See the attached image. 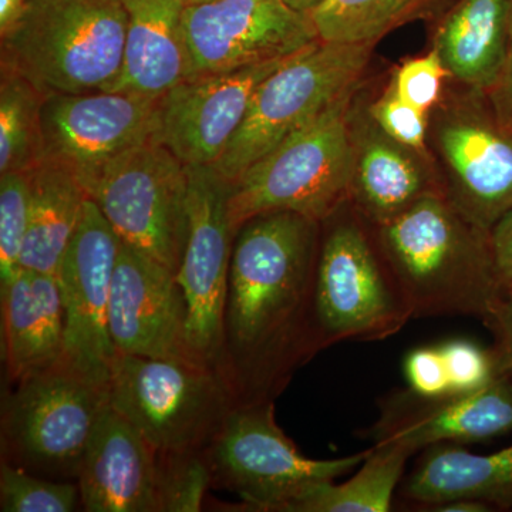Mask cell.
<instances>
[{
  "label": "cell",
  "mask_w": 512,
  "mask_h": 512,
  "mask_svg": "<svg viewBox=\"0 0 512 512\" xmlns=\"http://www.w3.org/2000/svg\"><path fill=\"white\" fill-rule=\"evenodd\" d=\"M320 222L258 215L235 234L220 372L238 404L275 402L319 353L313 292Z\"/></svg>",
  "instance_id": "obj_1"
},
{
  "label": "cell",
  "mask_w": 512,
  "mask_h": 512,
  "mask_svg": "<svg viewBox=\"0 0 512 512\" xmlns=\"http://www.w3.org/2000/svg\"><path fill=\"white\" fill-rule=\"evenodd\" d=\"M375 227L413 318L473 316L483 322L505 295L490 232L474 227L440 192Z\"/></svg>",
  "instance_id": "obj_2"
},
{
  "label": "cell",
  "mask_w": 512,
  "mask_h": 512,
  "mask_svg": "<svg viewBox=\"0 0 512 512\" xmlns=\"http://www.w3.org/2000/svg\"><path fill=\"white\" fill-rule=\"evenodd\" d=\"M128 15L123 0H29L0 35V67L43 99L109 92L123 69Z\"/></svg>",
  "instance_id": "obj_3"
},
{
  "label": "cell",
  "mask_w": 512,
  "mask_h": 512,
  "mask_svg": "<svg viewBox=\"0 0 512 512\" xmlns=\"http://www.w3.org/2000/svg\"><path fill=\"white\" fill-rule=\"evenodd\" d=\"M356 90L343 93L232 183L228 218L235 234L245 222L269 212H295L323 222L352 200L355 147L349 110Z\"/></svg>",
  "instance_id": "obj_4"
},
{
  "label": "cell",
  "mask_w": 512,
  "mask_h": 512,
  "mask_svg": "<svg viewBox=\"0 0 512 512\" xmlns=\"http://www.w3.org/2000/svg\"><path fill=\"white\" fill-rule=\"evenodd\" d=\"M357 210V208H356ZM362 212L330 215L319 239L313 322L319 352L345 340L376 342L396 335L412 308Z\"/></svg>",
  "instance_id": "obj_5"
},
{
  "label": "cell",
  "mask_w": 512,
  "mask_h": 512,
  "mask_svg": "<svg viewBox=\"0 0 512 512\" xmlns=\"http://www.w3.org/2000/svg\"><path fill=\"white\" fill-rule=\"evenodd\" d=\"M110 406L109 380L66 357L15 383L2 404V461L52 480L79 476L87 447Z\"/></svg>",
  "instance_id": "obj_6"
},
{
  "label": "cell",
  "mask_w": 512,
  "mask_h": 512,
  "mask_svg": "<svg viewBox=\"0 0 512 512\" xmlns=\"http://www.w3.org/2000/svg\"><path fill=\"white\" fill-rule=\"evenodd\" d=\"M110 404L158 453L205 451L238 406L220 370L188 360L116 355Z\"/></svg>",
  "instance_id": "obj_7"
},
{
  "label": "cell",
  "mask_w": 512,
  "mask_h": 512,
  "mask_svg": "<svg viewBox=\"0 0 512 512\" xmlns=\"http://www.w3.org/2000/svg\"><path fill=\"white\" fill-rule=\"evenodd\" d=\"M124 244L177 274L188 237V165L158 137L77 175Z\"/></svg>",
  "instance_id": "obj_8"
},
{
  "label": "cell",
  "mask_w": 512,
  "mask_h": 512,
  "mask_svg": "<svg viewBox=\"0 0 512 512\" xmlns=\"http://www.w3.org/2000/svg\"><path fill=\"white\" fill-rule=\"evenodd\" d=\"M274 403L238 404L205 450L212 484L237 494L248 511L288 512L306 491L352 473L370 453L302 456L276 423Z\"/></svg>",
  "instance_id": "obj_9"
},
{
  "label": "cell",
  "mask_w": 512,
  "mask_h": 512,
  "mask_svg": "<svg viewBox=\"0 0 512 512\" xmlns=\"http://www.w3.org/2000/svg\"><path fill=\"white\" fill-rule=\"evenodd\" d=\"M373 46L319 40L292 57L258 87L241 127L211 167L234 183L249 165L359 86Z\"/></svg>",
  "instance_id": "obj_10"
},
{
  "label": "cell",
  "mask_w": 512,
  "mask_h": 512,
  "mask_svg": "<svg viewBox=\"0 0 512 512\" xmlns=\"http://www.w3.org/2000/svg\"><path fill=\"white\" fill-rule=\"evenodd\" d=\"M231 187L211 165H188V237L175 274L187 302L191 352L201 363L217 370L235 238L228 218Z\"/></svg>",
  "instance_id": "obj_11"
},
{
  "label": "cell",
  "mask_w": 512,
  "mask_h": 512,
  "mask_svg": "<svg viewBox=\"0 0 512 512\" xmlns=\"http://www.w3.org/2000/svg\"><path fill=\"white\" fill-rule=\"evenodd\" d=\"M183 35L187 79L285 59L320 40L311 15L289 8L284 0L185 6Z\"/></svg>",
  "instance_id": "obj_12"
},
{
  "label": "cell",
  "mask_w": 512,
  "mask_h": 512,
  "mask_svg": "<svg viewBox=\"0 0 512 512\" xmlns=\"http://www.w3.org/2000/svg\"><path fill=\"white\" fill-rule=\"evenodd\" d=\"M121 247L117 232L87 198L56 275L64 311V357L101 380H109L116 357L109 302Z\"/></svg>",
  "instance_id": "obj_13"
},
{
  "label": "cell",
  "mask_w": 512,
  "mask_h": 512,
  "mask_svg": "<svg viewBox=\"0 0 512 512\" xmlns=\"http://www.w3.org/2000/svg\"><path fill=\"white\" fill-rule=\"evenodd\" d=\"M161 97L124 92L55 94L42 104L43 161L77 175L156 137Z\"/></svg>",
  "instance_id": "obj_14"
},
{
  "label": "cell",
  "mask_w": 512,
  "mask_h": 512,
  "mask_svg": "<svg viewBox=\"0 0 512 512\" xmlns=\"http://www.w3.org/2000/svg\"><path fill=\"white\" fill-rule=\"evenodd\" d=\"M187 316V302L174 272L123 242L109 302V332L116 355L201 363L188 345Z\"/></svg>",
  "instance_id": "obj_15"
},
{
  "label": "cell",
  "mask_w": 512,
  "mask_h": 512,
  "mask_svg": "<svg viewBox=\"0 0 512 512\" xmlns=\"http://www.w3.org/2000/svg\"><path fill=\"white\" fill-rule=\"evenodd\" d=\"M295 56L178 83L161 97L158 140L187 165H214L241 127L258 87Z\"/></svg>",
  "instance_id": "obj_16"
},
{
  "label": "cell",
  "mask_w": 512,
  "mask_h": 512,
  "mask_svg": "<svg viewBox=\"0 0 512 512\" xmlns=\"http://www.w3.org/2000/svg\"><path fill=\"white\" fill-rule=\"evenodd\" d=\"M512 431V384L504 377L470 393L421 396L399 389L383 397L367 430L373 444L417 453L436 444L478 443Z\"/></svg>",
  "instance_id": "obj_17"
},
{
  "label": "cell",
  "mask_w": 512,
  "mask_h": 512,
  "mask_svg": "<svg viewBox=\"0 0 512 512\" xmlns=\"http://www.w3.org/2000/svg\"><path fill=\"white\" fill-rule=\"evenodd\" d=\"M450 170L447 201L474 227L490 232L512 208V131L490 109L450 117L439 128Z\"/></svg>",
  "instance_id": "obj_18"
},
{
  "label": "cell",
  "mask_w": 512,
  "mask_h": 512,
  "mask_svg": "<svg viewBox=\"0 0 512 512\" xmlns=\"http://www.w3.org/2000/svg\"><path fill=\"white\" fill-rule=\"evenodd\" d=\"M77 484L87 512H158L157 451L111 407L94 430Z\"/></svg>",
  "instance_id": "obj_19"
},
{
  "label": "cell",
  "mask_w": 512,
  "mask_h": 512,
  "mask_svg": "<svg viewBox=\"0 0 512 512\" xmlns=\"http://www.w3.org/2000/svg\"><path fill=\"white\" fill-rule=\"evenodd\" d=\"M0 289L3 362L15 384L63 359L62 295L55 275L29 269H20Z\"/></svg>",
  "instance_id": "obj_20"
},
{
  "label": "cell",
  "mask_w": 512,
  "mask_h": 512,
  "mask_svg": "<svg viewBox=\"0 0 512 512\" xmlns=\"http://www.w3.org/2000/svg\"><path fill=\"white\" fill-rule=\"evenodd\" d=\"M128 23L123 69L109 92L163 97L187 79L183 0H123Z\"/></svg>",
  "instance_id": "obj_21"
},
{
  "label": "cell",
  "mask_w": 512,
  "mask_h": 512,
  "mask_svg": "<svg viewBox=\"0 0 512 512\" xmlns=\"http://www.w3.org/2000/svg\"><path fill=\"white\" fill-rule=\"evenodd\" d=\"M402 497L426 511L454 500L480 501L493 510H510L512 446L485 456L453 444L426 448L404 481Z\"/></svg>",
  "instance_id": "obj_22"
},
{
  "label": "cell",
  "mask_w": 512,
  "mask_h": 512,
  "mask_svg": "<svg viewBox=\"0 0 512 512\" xmlns=\"http://www.w3.org/2000/svg\"><path fill=\"white\" fill-rule=\"evenodd\" d=\"M512 0H457L441 18L433 47L451 76L484 96L507 52Z\"/></svg>",
  "instance_id": "obj_23"
},
{
  "label": "cell",
  "mask_w": 512,
  "mask_h": 512,
  "mask_svg": "<svg viewBox=\"0 0 512 512\" xmlns=\"http://www.w3.org/2000/svg\"><path fill=\"white\" fill-rule=\"evenodd\" d=\"M28 178L29 229L20 268L56 276L89 197L76 174L59 164L43 161Z\"/></svg>",
  "instance_id": "obj_24"
},
{
  "label": "cell",
  "mask_w": 512,
  "mask_h": 512,
  "mask_svg": "<svg viewBox=\"0 0 512 512\" xmlns=\"http://www.w3.org/2000/svg\"><path fill=\"white\" fill-rule=\"evenodd\" d=\"M433 192L440 191L431 187L420 165L392 138H367L362 148L355 150L350 201L355 202L357 210L370 224L392 221Z\"/></svg>",
  "instance_id": "obj_25"
},
{
  "label": "cell",
  "mask_w": 512,
  "mask_h": 512,
  "mask_svg": "<svg viewBox=\"0 0 512 512\" xmlns=\"http://www.w3.org/2000/svg\"><path fill=\"white\" fill-rule=\"evenodd\" d=\"M413 454L394 444H373L360 470L346 483L315 485L288 512H387Z\"/></svg>",
  "instance_id": "obj_26"
},
{
  "label": "cell",
  "mask_w": 512,
  "mask_h": 512,
  "mask_svg": "<svg viewBox=\"0 0 512 512\" xmlns=\"http://www.w3.org/2000/svg\"><path fill=\"white\" fill-rule=\"evenodd\" d=\"M440 0H323L309 15L319 39L376 45L392 30L429 15Z\"/></svg>",
  "instance_id": "obj_27"
},
{
  "label": "cell",
  "mask_w": 512,
  "mask_h": 512,
  "mask_svg": "<svg viewBox=\"0 0 512 512\" xmlns=\"http://www.w3.org/2000/svg\"><path fill=\"white\" fill-rule=\"evenodd\" d=\"M43 96L19 74L0 73V175L43 163Z\"/></svg>",
  "instance_id": "obj_28"
},
{
  "label": "cell",
  "mask_w": 512,
  "mask_h": 512,
  "mask_svg": "<svg viewBox=\"0 0 512 512\" xmlns=\"http://www.w3.org/2000/svg\"><path fill=\"white\" fill-rule=\"evenodd\" d=\"M79 507V484L37 476L6 461L0 464V511L72 512Z\"/></svg>",
  "instance_id": "obj_29"
},
{
  "label": "cell",
  "mask_w": 512,
  "mask_h": 512,
  "mask_svg": "<svg viewBox=\"0 0 512 512\" xmlns=\"http://www.w3.org/2000/svg\"><path fill=\"white\" fill-rule=\"evenodd\" d=\"M158 512H198L212 484L205 451L158 453Z\"/></svg>",
  "instance_id": "obj_30"
},
{
  "label": "cell",
  "mask_w": 512,
  "mask_h": 512,
  "mask_svg": "<svg viewBox=\"0 0 512 512\" xmlns=\"http://www.w3.org/2000/svg\"><path fill=\"white\" fill-rule=\"evenodd\" d=\"M28 174L0 175V286L20 271L29 229Z\"/></svg>",
  "instance_id": "obj_31"
},
{
  "label": "cell",
  "mask_w": 512,
  "mask_h": 512,
  "mask_svg": "<svg viewBox=\"0 0 512 512\" xmlns=\"http://www.w3.org/2000/svg\"><path fill=\"white\" fill-rule=\"evenodd\" d=\"M439 346L451 393L476 392L501 377L493 348L468 339H451Z\"/></svg>",
  "instance_id": "obj_32"
},
{
  "label": "cell",
  "mask_w": 512,
  "mask_h": 512,
  "mask_svg": "<svg viewBox=\"0 0 512 512\" xmlns=\"http://www.w3.org/2000/svg\"><path fill=\"white\" fill-rule=\"evenodd\" d=\"M370 116L384 136L404 148L426 153L427 113L404 101L393 83L370 107Z\"/></svg>",
  "instance_id": "obj_33"
},
{
  "label": "cell",
  "mask_w": 512,
  "mask_h": 512,
  "mask_svg": "<svg viewBox=\"0 0 512 512\" xmlns=\"http://www.w3.org/2000/svg\"><path fill=\"white\" fill-rule=\"evenodd\" d=\"M448 70L436 49L427 55L407 60L394 74L393 86L407 103L424 113L436 106Z\"/></svg>",
  "instance_id": "obj_34"
},
{
  "label": "cell",
  "mask_w": 512,
  "mask_h": 512,
  "mask_svg": "<svg viewBox=\"0 0 512 512\" xmlns=\"http://www.w3.org/2000/svg\"><path fill=\"white\" fill-rule=\"evenodd\" d=\"M404 375L409 389L421 396H443L451 393L440 346H424L412 350L404 360Z\"/></svg>",
  "instance_id": "obj_35"
},
{
  "label": "cell",
  "mask_w": 512,
  "mask_h": 512,
  "mask_svg": "<svg viewBox=\"0 0 512 512\" xmlns=\"http://www.w3.org/2000/svg\"><path fill=\"white\" fill-rule=\"evenodd\" d=\"M493 335L495 359L501 377L512 384V295H504L483 320Z\"/></svg>",
  "instance_id": "obj_36"
},
{
  "label": "cell",
  "mask_w": 512,
  "mask_h": 512,
  "mask_svg": "<svg viewBox=\"0 0 512 512\" xmlns=\"http://www.w3.org/2000/svg\"><path fill=\"white\" fill-rule=\"evenodd\" d=\"M484 97L495 121L505 130L512 131V2L507 52H505L503 67L497 80Z\"/></svg>",
  "instance_id": "obj_37"
},
{
  "label": "cell",
  "mask_w": 512,
  "mask_h": 512,
  "mask_svg": "<svg viewBox=\"0 0 512 512\" xmlns=\"http://www.w3.org/2000/svg\"><path fill=\"white\" fill-rule=\"evenodd\" d=\"M495 274L505 295H512V208L490 229Z\"/></svg>",
  "instance_id": "obj_38"
},
{
  "label": "cell",
  "mask_w": 512,
  "mask_h": 512,
  "mask_svg": "<svg viewBox=\"0 0 512 512\" xmlns=\"http://www.w3.org/2000/svg\"><path fill=\"white\" fill-rule=\"evenodd\" d=\"M29 0H0V35L12 29L22 18Z\"/></svg>",
  "instance_id": "obj_39"
},
{
  "label": "cell",
  "mask_w": 512,
  "mask_h": 512,
  "mask_svg": "<svg viewBox=\"0 0 512 512\" xmlns=\"http://www.w3.org/2000/svg\"><path fill=\"white\" fill-rule=\"evenodd\" d=\"M429 511L436 512H488L493 511L490 505L474 500H454L448 503L436 505Z\"/></svg>",
  "instance_id": "obj_40"
},
{
  "label": "cell",
  "mask_w": 512,
  "mask_h": 512,
  "mask_svg": "<svg viewBox=\"0 0 512 512\" xmlns=\"http://www.w3.org/2000/svg\"><path fill=\"white\" fill-rule=\"evenodd\" d=\"M286 5L293 10H298L302 13H311L312 10L318 8L323 0H284Z\"/></svg>",
  "instance_id": "obj_41"
},
{
  "label": "cell",
  "mask_w": 512,
  "mask_h": 512,
  "mask_svg": "<svg viewBox=\"0 0 512 512\" xmlns=\"http://www.w3.org/2000/svg\"><path fill=\"white\" fill-rule=\"evenodd\" d=\"M185 6L202 5V3L212 2V0H183Z\"/></svg>",
  "instance_id": "obj_42"
}]
</instances>
